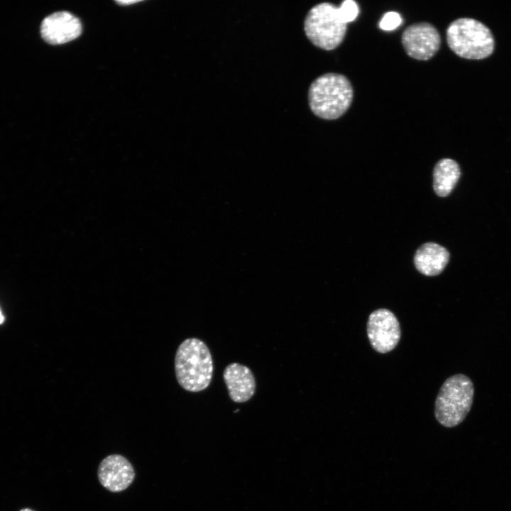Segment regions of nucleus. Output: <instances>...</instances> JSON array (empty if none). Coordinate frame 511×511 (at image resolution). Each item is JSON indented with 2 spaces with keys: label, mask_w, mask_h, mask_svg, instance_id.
<instances>
[{
  "label": "nucleus",
  "mask_w": 511,
  "mask_h": 511,
  "mask_svg": "<svg viewBox=\"0 0 511 511\" xmlns=\"http://www.w3.org/2000/svg\"><path fill=\"white\" fill-rule=\"evenodd\" d=\"M82 25L79 20L67 11L55 12L42 21L40 33L43 40L52 45H60L80 35Z\"/></svg>",
  "instance_id": "obj_9"
},
{
  "label": "nucleus",
  "mask_w": 511,
  "mask_h": 511,
  "mask_svg": "<svg viewBox=\"0 0 511 511\" xmlns=\"http://www.w3.org/2000/svg\"><path fill=\"white\" fill-rule=\"evenodd\" d=\"M223 378L232 401L246 402L254 395L256 379L247 366L238 363H230L225 368Z\"/></svg>",
  "instance_id": "obj_10"
},
{
  "label": "nucleus",
  "mask_w": 511,
  "mask_h": 511,
  "mask_svg": "<svg viewBox=\"0 0 511 511\" xmlns=\"http://www.w3.org/2000/svg\"><path fill=\"white\" fill-rule=\"evenodd\" d=\"M449 259L448 251L432 242L422 245L416 251L414 263L417 270L427 276L440 274Z\"/></svg>",
  "instance_id": "obj_11"
},
{
  "label": "nucleus",
  "mask_w": 511,
  "mask_h": 511,
  "mask_svg": "<svg viewBox=\"0 0 511 511\" xmlns=\"http://www.w3.org/2000/svg\"><path fill=\"white\" fill-rule=\"evenodd\" d=\"M402 23L400 15L395 11H389L384 14L380 21V28L385 31H392L397 28Z\"/></svg>",
  "instance_id": "obj_14"
},
{
  "label": "nucleus",
  "mask_w": 511,
  "mask_h": 511,
  "mask_svg": "<svg viewBox=\"0 0 511 511\" xmlns=\"http://www.w3.org/2000/svg\"><path fill=\"white\" fill-rule=\"evenodd\" d=\"M473 395V383L466 375L456 374L447 378L435 400L436 420L445 427L461 423L471 408Z\"/></svg>",
  "instance_id": "obj_4"
},
{
  "label": "nucleus",
  "mask_w": 511,
  "mask_h": 511,
  "mask_svg": "<svg viewBox=\"0 0 511 511\" xmlns=\"http://www.w3.org/2000/svg\"><path fill=\"white\" fill-rule=\"evenodd\" d=\"M100 484L112 493L128 488L135 479V470L131 462L120 454H111L99 463L97 470Z\"/></svg>",
  "instance_id": "obj_8"
},
{
  "label": "nucleus",
  "mask_w": 511,
  "mask_h": 511,
  "mask_svg": "<svg viewBox=\"0 0 511 511\" xmlns=\"http://www.w3.org/2000/svg\"><path fill=\"white\" fill-rule=\"evenodd\" d=\"M353 96L349 79L339 73H326L314 79L308 92L310 109L326 120L341 117L350 107Z\"/></svg>",
  "instance_id": "obj_2"
},
{
  "label": "nucleus",
  "mask_w": 511,
  "mask_h": 511,
  "mask_svg": "<svg viewBox=\"0 0 511 511\" xmlns=\"http://www.w3.org/2000/svg\"><path fill=\"white\" fill-rule=\"evenodd\" d=\"M446 42L455 54L469 60L490 56L495 44L490 30L471 18H460L451 22L446 29Z\"/></svg>",
  "instance_id": "obj_3"
},
{
  "label": "nucleus",
  "mask_w": 511,
  "mask_h": 511,
  "mask_svg": "<svg viewBox=\"0 0 511 511\" xmlns=\"http://www.w3.org/2000/svg\"><path fill=\"white\" fill-rule=\"evenodd\" d=\"M402 43L410 57L418 60H427L439 51L441 37L432 24L427 22L416 23L403 31Z\"/></svg>",
  "instance_id": "obj_7"
},
{
  "label": "nucleus",
  "mask_w": 511,
  "mask_h": 511,
  "mask_svg": "<svg viewBox=\"0 0 511 511\" xmlns=\"http://www.w3.org/2000/svg\"><path fill=\"white\" fill-rule=\"evenodd\" d=\"M141 1H116V3L121 5H128L140 2Z\"/></svg>",
  "instance_id": "obj_15"
},
{
  "label": "nucleus",
  "mask_w": 511,
  "mask_h": 511,
  "mask_svg": "<svg viewBox=\"0 0 511 511\" xmlns=\"http://www.w3.org/2000/svg\"><path fill=\"white\" fill-rule=\"evenodd\" d=\"M175 370L179 385L189 392H201L210 385L214 371L208 346L202 340L189 338L178 346Z\"/></svg>",
  "instance_id": "obj_1"
},
{
  "label": "nucleus",
  "mask_w": 511,
  "mask_h": 511,
  "mask_svg": "<svg viewBox=\"0 0 511 511\" xmlns=\"http://www.w3.org/2000/svg\"><path fill=\"white\" fill-rule=\"evenodd\" d=\"M367 335L373 348L385 353L393 350L401 337V329L396 316L389 309H378L369 315Z\"/></svg>",
  "instance_id": "obj_6"
},
{
  "label": "nucleus",
  "mask_w": 511,
  "mask_h": 511,
  "mask_svg": "<svg viewBox=\"0 0 511 511\" xmlns=\"http://www.w3.org/2000/svg\"><path fill=\"white\" fill-rule=\"evenodd\" d=\"M19 511H35V510H32V509H31V508H23V509H21V510H19Z\"/></svg>",
  "instance_id": "obj_16"
},
{
  "label": "nucleus",
  "mask_w": 511,
  "mask_h": 511,
  "mask_svg": "<svg viewBox=\"0 0 511 511\" xmlns=\"http://www.w3.org/2000/svg\"><path fill=\"white\" fill-rule=\"evenodd\" d=\"M338 11L342 21L347 23L353 21L358 15L359 9L358 4L353 0H346L342 2Z\"/></svg>",
  "instance_id": "obj_13"
},
{
  "label": "nucleus",
  "mask_w": 511,
  "mask_h": 511,
  "mask_svg": "<svg viewBox=\"0 0 511 511\" xmlns=\"http://www.w3.org/2000/svg\"><path fill=\"white\" fill-rule=\"evenodd\" d=\"M304 29L308 39L315 46L331 50L344 40L347 24L341 18L338 7L323 2L314 6L307 13Z\"/></svg>",
  "instance_id": "obj_5"
},
{
  "label": "nucleus",
  "mask_w": 511,
  "mask_h": 511,
  "mask_svg": "<svg viewBox=\"0 0 511 511\" xmlns=\"http://www.w3.org/2000/svg\"><path fill=\"white\" fill-rule=\"evenodd\" d=\"M458 163L450 158H443L437 162L433 172L434 190L439 197H446L453 190L460 177Z\"/></svg>",
  "instance_id": "obj_12"
},
{
  "label": "nucleus",
  "mask_w": 511,
  "mask_h": 511,
  "mask_svg": "<svg viewBox=\"0 0 511 511\" xmlns=\"http://www.w3.org/2000/svg\"><path fill=\"white\" fill-rule=\"evenodd\" d=\"M3 320H4V317L0 311V324L3 322Z\"/></svg>",
  "instance_id": "obj_17"
}]
</instances>
